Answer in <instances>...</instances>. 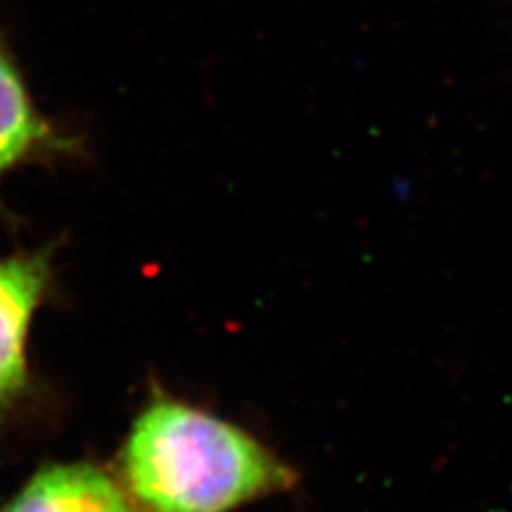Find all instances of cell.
Returning a JSON list of instances; mask_svg holds the SVG:
<instances>
[{"label":"cell","instance_id":"3957f363","mask_svg":"<svg viewBox=\"0 0 512 512\" xmlns=\"http://www.w3.org/2000/svg\"><path fill=\"white\" fill-rule=\"evenodd\" d=\"M0 512H139L114 478L92 463L45 466Z\"/></svg>","mask_w":512,"mask_h":512},{"label":"cell","instance_id":"7a4b0ae2","mask_svg":"<svg viewBox=\"0 0 512 512\" xmlns=\"http://www.w3.org/2000/svg\"><path fill=\"white\" fill-rule=\"evenodd\" d=\"M52 248L0 259V406H11L30 387L28 335L54 282Z\"/></svg>","mask_w":512,"mask_h":512},{"label":"cell","instance_id":"277c9868","mask_svg":"<svg viewBox=\"0 0 512 512\" xmlns=\"http://www.w3.org/2000/svg\"><path fill=\"white\" fill-rule=\"evenodd\" d=\"M60 150H67V143L32 101L18 62L0 37V178Z\"/></svg>","mask_w":512,"mask_h":512},{"label":"cell","instance_id":"6da1fadb","mask_svg":"<svg viewBox=\"0 0 512 512\" xmlns=\"http://www.w3.org/2000/svg\"><path fill=\"white\" fill-rule=\"evenodd\" d=\"M120 472L146 512H229L297 480L246 431L167 397L137 416L122 444Z\"/></svg>","mask_w":512,"mask_h":512}]
</instances>
